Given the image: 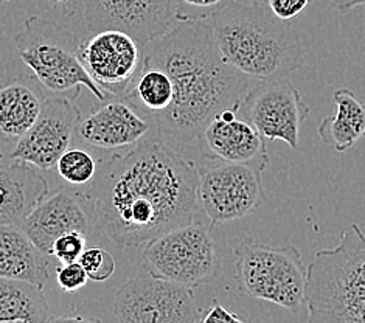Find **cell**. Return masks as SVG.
Listing matches in <instances>:
<instances>
[{
	"label": "cell",
	"instance_id": "27",
	"mask_svg": "<svg viewBox=\"0 0 365 323\" xmlns=\"http://www.w3.org/2000/svg\"><path fill=\"white\" fill-rule=\"evenodd\" d=\"M88 274L80 261L75 263H63L56 269V282L64 292H75L88 283Z\"/></svg>",
	"mask_w": 365,
	"mask_h": 323
},
{
	"label": "cell",
	"instance_id": "20",
	"mask_svg": "<svg viewBox=\"0 0 365 323\" xmlns=\"http://www.w3.org/2000/svg\"><path fill=\"white\" fill-rule=\"evenodd\" d=\"M46 98L22 80L0 86V135L19 140L36 123Z\"/></svg>",
	"mask_w": 365,
	"mask_h": 323
},
{
	"label": "cell",
	"instance_id": "31",
	"mask_svg": "<svg viewBox=\"0 0 365 323\" xmlns=\"http://www.w3.org/2000/svg\"><path fill=\"white\" fill-rule=\"evenodd\" d=\"M46 323H103V322L98 319L84 317V316H58L53 319H48Z\"/></svg>",
	"mask_w": 365,
	"mask_h": 323
},
{
	"label": "cell",
	"instance_id": "3",
	"mask_svg": "<svg viewBox=\"0 0 365 323\" xmlns=\"http://www.w3.org/2000/svg\"><path fill=\"white\" fill-rule=\"evenodd\" d=\"M208 21L222 59L249 78H288L303 66L305 50L297 31L255 2L232 0Z\"/></svg>",
	"mask_w": 365,
	"mask_h": 323
},
{
	"label": "cell",
	"instance_id": "1",
	"mask_svg": "<svg viewBox=\"0 0 365 323\" xmlns=\"http://www.w3.org/2000/svg\"><path fill=\"white\" fill-rule=\"evenodd\" d=\"M95 227L118 249L195 221L199 170L160 138H143L97 173Z\"/></svg>",
	"mask_w": 365,
	"mask_h": 323
},
{
	"label": "cell",
	"instance_id": "8",
	"mask_svg": "<svg viewBox=\"0 0 365 323\" xmlns=\"http://www.w3.org/2000/svg\"><path fill=\"white\" fill-rule=\"evenodd\" d=\"M120 323H201L193 287L155 278L134 277L120 286L114 299Z\"/></svg>",
	"mask_w": 365,
	"mask_h": 323
},
{
	"label": "cell",
	"instance_id": "30",
	"mask_svg": "<svg viewBox=\"0 0 365 323\" xmlns=\"http://www.w3.org/2000/svg\"><path fill=\"white\" fill-rule=\"evenodd\" d=\"M331 6L339 13H349L353 8L365 6V0H331Z\"/></svg>",
	"mask_w": 365,
	"mask_h": 323
},
{
	"label": "cell",
	"instance_id": "32",
	"mask_svg": "<svg viewBox=\"0 0 365 323\" xmlns=\"http://www.w3.org/2000/svg\"><path fill=\"white\" fill-rule=\"evenodd\" d=\"M53 2H56V4H63V5H66V4H71L72 0H53Z\"/></svg>",
	"mask_w": 365,
	"mask_h": 323
},
{
	"label": "cell",
	"instance_id": "25",
	"mask_svg": "<svg viewBox=\"0 0 365 323\" xmlns=\"http://www.w3.org/2000/svg\"><path fill=\"white\" fill-rule=\"evenodd\" d=\"M232 0H178L176 21H208Z\"/></svg>",
	"mask_w": 365,
	"mask_h": 323
},
{
	"label": "cell",
	"instance_id": "22",
	"mask_svg": "<svg viewBox=\"0 0 365 323\" xmlns=\"http://www.w3.org/2000/svg\"><path fill=\"white\" fill-rule=\"evenodd\" d=\"M173 98H175V86L170 75L158 66L145 63H142L140 72L125 97L137 109H143L151 118L167 111Z\"/></svg>",
	"mask_w": 365,
	"mask_h": 323
},
{
	"label": "cell",
	"instance_id": "23",
	"mask_svg": "<svg viewBox=\"0 0 365 323\" xmlns=\"http://www.w3.org/2000/svg\"><path fill=\"white\" fill-rule=\"evenodd\" d=\"M56 170L59 176L71 185H88L93 178H97L98 162L89 151L81 148H68L59 157Z\"/></svg>",
	"mask_w": 365,
	"mask_h": 323
},
{
	"label": "cell",
	"instance_id": "11",
	"mask_svg": "<svg viewBox=\"0 0 365 323\" xmlns=\"http://www.w3.org/2000/svg\"><path fill=\"white\" fill-rule=\"evenodd\" d=\"M83 5L89 31H123L142 48L176 21L175 0H83Z\"/></svg>",
	"mask_w": 365,
	"mask_h": 323
},
{
	"label": "cell",
	"instance_id": "19",
	"mask_svg": "<svg viewBox=\"0 0 365 323\" xmlns=\"http://www.w3.org/2000/svg\"><path fill=\"white\" fill-rule=\"evenodd\" d=\"M333 98L336 113L320 121L317 134L334 151L345 153L365 137V104L350 89H337Z\"/></svg>",
	"mask_w": 365,
	"mask_h": 323
},
{
	"label": "cell",
	"instance_id": "35",
	"mask_svg": "<svg viewBox=\"0 0 365 323\" xmlns=\"http://www.w3.org/2000/svg\"><path fill=\"white\" fill-rule=\"evenodd\" d=\"M8 323H24V322H8Z\"/></svg>",
	"mask_w": 365,
	"mask_h": 323
},
{
	"label": "cell",
	"instance_id": "2",
	"mask_svg": "<svg viewBox=\"0 0 365 323\" xmlns=\"http://www.w3.org/2000/svg\"><path fill=\"white\" fill-rule=\"evenodd\" d=\"M143 63L167 72L175 86L171 106L153 118L159 133L178 143L199 140L225 109H240L250 78L222 59L210 21H176L143 47Z\"/></svg>",
	"mask_w": 365,
	"mask_h": 323
},
{
	"label": "cell",
	"instance_id": "33",
	"mask_svg": "<svg viewBox=\"0 0 365 323\" xmlns=\"http://www.w3.org/2000/svg\"><path fill=\"white\" fill-rule=\"evenodd\" d=\"M4 160V153H2V150H0V162Z\"/></svg>",
	"mask_w": 365,
	"mask_h": 323
},
{
	"label": "cell",
	"instance_id": "15",
	"mask_svg": "<svg viewBox=\"0 0 365 323\" xmlns=\"http://www.w3.org/2000/svg\"><path fill=\"white\" fill-rule=\"evenodd\" d=\"M238 113L240 109H225L205 126L199 137L204 146L202 153L215 162L250 163L266 170L269 165L266 138Z\"/></svg>",
	"mask_w": 365,
	"mask_h": 323
},
{
	"label": "cell",
	"instance_id": "7",
	"mask_svg": "<svg viewBox=\"0 0 365 323\" xmlns=\"http://www.w3.org/2000/svg\"><path fill=\"white\" fill-rule=\"evenodd\" d=\"M142 260L150 275L188 287L215 282L222 269L210 229L195 221L148 241Z\"/></svg>",
	"mask_w": 365,
	"mask_h": 323
},
{
	"label": "cell",
	"instance_id": "5",
	"mask_svg": "<svg viewBox=\"0 0 365 323\" xmlns=\"http://www.w3.org/2000/svg\"><path fill=\"white\" fill-rule=\"evenodd\" d=\"M80 43L64 25L39 16L27 17L22 30L14 36L22 63L48 92L76 100L81 89H88L98 101H104L106 93L81 63Z\"/></svg>",
	"mask_w": 365,
	"mask_h": 323
},
{
	"label": "cell",
	"instance_id": "16",
	"mask_svg": "<svg viewBox=\"0 0 365 323\" xmlns=\"http://www.w3.org/2000/svg\"><path fill=\"white\" fill-rule=\"evenodd\" d=\"M78 130L93 148L121 150L140 143L151 130V121L143 118L128 100H112L81 120Z\"/></svg>",
	"mask_w": 365,
	"mask_h": 323
},
{
	"label": "cell",
	"instance_id": "14",
	"mask_svg": "<svg viewBox=\"0 0 365 323\" xmlns=\"http://www.w3.org/2000/svg\"><path fill=\"white\" fill-rule=\"evenodd\" d=\"M97 220L95 199L73 188H63L46 198L25 217L21 229L36 244V247L51 257V246L61 235L80 232L91 237Z\"/></svg>",
	"mask_w": 365,
	"mask_h": 323
},
{
	"label": "cell",
	"instance_id": "24",
	"mask_svg": "<svg viewBox=\"0 0 365 323\" xmlns=\"http://www.w3.org/2000/svg\"><path fill=\"white\" fill-rule=\"evenodd\" d=\"M78 261L92 282H106L115 272V260L112 253L98 246L86 247Z\"/></svg>",
	"mask_w": 365,
	"mask_h": 323
},
{
	"label": "cell",
	"instance_id": "6",
	"mask_svg": "<svg viewBox=\"0 0 365 323\" xmlns=\"http://www.w3.org/2000/svg\"><path fill=\"white\" fill-rule=\"evenodd\" d=\"M237 283L241 294L286 309L305 303L307 267L297 247L269 246L246 237L235 249Z\"/></svg>",
	"mask_w": 365,
	"mask_h": 323
},
{
	"label": "cell",
	"instance_id": "4",
	"mask_svg": "<svg viewBox=\"0 0 365 323\" xmlns=\"http://www.w3.org/2000/svg\"><path fill=\"white\" fill-rule=\"evenodd\" d=\"M307 323H365V235L358 224L307 267Z\"/></svg>",
	"mask_w": 365,
	"mask_h": 323
},
{
	"label": "cell",
	"instance_id": "9",
	"mask_svg": "<svg viewBox=\"0 0 365 323\" xmlns=\"http://www.w3.org/2000/svg\"><path fill=\"white\" fill-rule=\"evenodd\" d=\"M263 168L250 163H213L199 171L197 200L213 225L238 221L264 204Z\"/></svg>",
	"mask_w": 365,
	"mask_h": 323
},
{
	"label": "cell",
	"instance_id": "10",
	"mask_svg": "<svg viewBox=\"0 0 365 323\" xmlns=\"http://www.w3.org/2000/svg\"><path fill=\"white\" fill-rule=\"evenodd\" d=\"M241 117L266 140H282L292 150L300 148V128L311 108L300 91L286 78L263 80L250 89L240 108Z\"/></svg>",
	"mask_w": 365,
	"mask_h": 323
},
{
	"label": "cell",
	"instance_id": "34",
	"mask_svg": "<svg viewBox=\"0 0 365 323\" xmlns=\"http://www.w3.org/2000/svg\"><path fill=\"white\" fill-rule=\"evenodd\" d=\"M6 2H10V0H0V5H2V4H6Z\"/></svg>",
	"mask_w": 365,
	"mask_h": 323
},
{
	"label": "cell",
	"instance_id": "13",
	"mask_svg": "<svg viewBox=\"0 0 365 323\" xmlns=\"http://www.w3.org/2000/svg\"><path fill=\"white\" fill-rule=\"evenodd\" d=\"M80 123L81 112L73 100L64 97L46 100L36 123L17 140L11 159L41 170H51L71 148Z\"/></svg>",
	"mask_w": 365,
	"mask_h": 323
},
{
	"label": "cell",
	"instance_id": "28",
	"mask_svg": "<svg viewBox=\"0 0 365 323\" xmlns=\"http://www.w3.org/2000/svg\"><path fill=\"white\" fill-rule=\"evenodd\" d=\"M255 4L271 11L277 19L286 22L305 11L311 0H255Z\"/></svg>",
	"mask_w": 365,
	"mask_h": 323
},
{
	"label": "cell",
	"instance_id": "12",
	"mask_svg": "<svg viewBox=\"0 0 365 323\" xmlns=\"http://www.w3.org/2000/svg\"><path fill=\"white\" fill-rule=\"evenodd\" d=\"M80 58L104 93L125 98L140 72L143 48L123 31L104 30L80 43Z\"/></svg>",
	"mask_w": 365,
	"mask_h": 323
},
{
	"label": "cell",
	"instance_id": "29",
	"mask_svg": "<svg viewBox=\"0 0 365 323\" xmlns=\"http://www.w3.org/2000/svg\"><path fill=\"white\" fill-rule=\"evenodd\" d=\"M201 323H247L242 320L237 314L227 309L220 302H213V304L208 308L205 316L201 319Z\"/></svg>",
	"mask_w": 365,
	"mask_h": 323
},
{
	"label": "cell",
	"instance_id": "21",
	"mask_svg": "<svg viewBox=\"0 0 365 323\" xmlns=\"http://www.w3.org/2000/svg\"><path fill=\"white\" fill-rule=\"evenodd\" d=\"M47 320L48 303L42 287L0 278V323H46Z\"/></svg>",
	"mask_w": 365,
	"mask_h": 323
},
{
	"label": "cell",
	"instance_id": "17",
	"mask_svg": "<svg viewBox=\"0 0 365 323\" xmlns=\"http://www.w3.org/2000/svg\"><path fill=\"white\" fill-rule=\"evenodd\" d=\"M48 195L44 176L29 163L0 162V227L19 225Z\"/></svg>",
	"mask_w": 365,
	"mask_h": 323
},
{
	"label": "cell",
	"instance_id": "26",
	"mask_svg": "<svg viewBox=\"0 0 365 323\" xmlns=\"http://www.w3.org/2000/svg\"><path fill=\"white\" fill-rule=\"evenodd\" d=\"M88 247V237L80 232H68L61 235L51 246V257L61 263H75L80 260L83 252Z\"/></svg>",
	"mask_w": 365,
	"mask_h": 323
},
{
	"label": "cell",
	"instance_id": "18",
	"mask_svg": "<svg viewBox=\"0 0 365 323\" xmlns=\"http://www.w3.org/2000/svg\"><path fill=\"white\" fill-rule=\"evenodd\" d=\"M0 278L39 287L48 280V255L36 247L19 225L0 227Z\"/></svg>",
	"mask_w": 365,
	"mask_h": 323
}]
</instances>
